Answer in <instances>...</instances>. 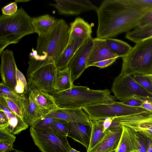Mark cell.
Instances as JSON below:
<instances>
[{"instance_id": "f6af8a7d", "label": "cell", "mask_w": 152, "mask_h": 152, "mask_svg": "<svg viewBox=\"0 0 152 152\" xmlns=\"http://www.w3.org/2000/svg\"><path fill=\"white\" fill-rule=\"evenodd\" d=\"M144 134L146 137L147 141V152H152V136Z\"/></svg>"}, {"instance_id": "83f0119b", "label": "cell", "mask_w": 152, "mask_h": 152, "mask_svg": "<svg viewBox=\"0 0 152 152\" xmlns=\"http://www.w3.org/2000/svg\"><path fill=\"white\" fill-rule=\"evenodd\" d=\"M91 131L89 146L87 152H89L99 143L106 134L104 131L103 125L99 121L90 120Z\"/></svg>"}, {"instance_id": "4dcf8cb0", "label": "cell", "mask_w": 152, "mask_h": 152, "mask_svg": "<svg viewBox=\"0 0 152 152\" xmlns=\"http://www.w3.org/2000/svg\"><path fill=\"white\" fill-rule=\"evenodd\" d=\"M50 128L57 134L61 136L68 137V122L57 119L52 125Z\"/></svg>"}, {"instance_id": "52a82bcc", "label": "cell", "mask_w": 152, "mask_h": 152, "mask_svg": "<svg viewBox=\"0 0 152 152\" xmlns=\"http://www.w3.org/2000/svg\"><path fill=\"white\" fill-rule=\"evenodd\" d=\"M90 120H99L116 117L148 112L150 111L141 107H132L122 102L98 104L82 108Z\"/></svg>"}, {"instance_id": "ba28073f", "label": "cell", "mask_w": 152, "mask_h": 152, "mask_svg": "<svg viewBox=\"0 0 152 152\" xmlns=\"http://www.w3.org/2000/svg\"><path fill=\"white\" fill-rule=\"evenodd\" d=\"M30 132L35 144L42 152H68L71 147L67 137L59 136L50 128L31 126Z\"/></svg>"}, {"instance_id": "681fc988", "label": "cell", "mask_w": 152, "mask_h": 152, "mask_svg": "<svg viewBox=\"0 0 152 152\" xmlns=\"http://www.w3.org/2000/svg\"><path fill=\"white\" fill-rule=\"evenodd\" d=\"M115 151H113V152H115Z\"/></svg>"}, {"instance_id": "c3c4849f", "label": "cell", "mask_w": 152, "mask_h": 152, "mask_svg": "<svg viewBox=\"0 0 152 152\" xmlns=\"http://www.w3.org/2000/svg\"><path fill=\"white\" fill-rule=\"evenodd\" d=\"M9 152H26L24 151L20 150H18L15 149H14V150L12 151Z\"/></svg>"}, {"instance_id": "f35d334b", "label": "cell", "mask_w": 152, "mask_h": 152, "mask_svg": "<svg viewBox=\"0 0 152 152\" xmlns=\"http://www.w3.org/2000/svg\"><path fill=\"white\" fill-rule=\"evenodd\" d=\"M117 59V58H114L100 61L93 64L91 66H96L100 68H105L113 64Z\"/></svg>"}, {"instance_id": "1f68e13d", "label": "cell", "mask_w": 152, "mask_h": 152, "mask_svg": "<svg viewBox=\"0 0 152 152\" xmlns=\"http://www.w3.org/2000/svg\"><path fill=\"white\" fill-rule=\"evenodd\" d=\"M0 103L3 104L12 112L24 120L21 109L11 99L6 96H0Z\"/></svg>"}, {"instance_id": "7c38bea8", "label": "cell", "mask_w": 152, "mask_h": 152, "mask_svg": "<svg viewBox=\"0 0 152 152\" xmlns=\"http://www.w3.org/2000/svg\"><path fill=\"white\" fill-rule=\"evenodd\" d=\"M56 3L50 4L55 7L59 14L74 15L89 11H96L98 7L88 0H55Z\"/></svg>"}, {"instance_id": "e0dca14e", "label": "cell", "mask_w": 152, "mask_h": 152, "mask_svg": "<svg viewBox=\"0 0 152 152\" xmlns=\"http://www.w3.org/2000/svg\"><path fill=\"white\" fill-rule=\"evenodd\" d=\"M118 58L109 48L105 39L95 38L93 39V45L88 57L87 67L100 61Z\"/></svg>"}, {"instance_id": "44dd1931", "label": "cell", "mask_w": 152, "mask_h": 152, "mask_svg": "<svg viewBox=\"0 0 152 152\" xmlns=\"http://www.w3.org/2000/svg\"><path fill=\"white\" fill-rule=\"evenodd\" d=\"M123 132L115 152H137L136 132L123 125Z\"/></svg>"}, {"instance_id": "7dc6e473", "label": "cell", "mask_w": 152, "mask_h": 152, "mask_svg": "<svg viewBox=\"0 0 152 152\" xmlns=\"http://www.w3.org/2000/svg\"><path fill=\"white\" fill-rule=\"evenodd\" d=\"M68 152H80L76 149H74L71 147H70Z\"/></svg>"}, {"instance_id": "d4e9b609", "label": "cell", "mask_w": 152, "mask_h": 152, "mask_svg": "<svg viewBox=\"0 0 152 152\" xmlns=\"http://www.w3.org/2000/svg\"><path fill=\"white\" fill-rule=\"evenodd\" d=\"M68 67L58 69L56 75L54 89L55 91H60L71 88L74 85Z\"/></svg>"}, {"instance_id": "8992f818", "label": "cell", "mask_w": 152, "mask_h": 152, "mask_svg": "<svg viewBox=\"0 0 152 152\" xmlns=\"http://www.w3.org/2000/svg\"><path fill=\"white\" fill-rule=\"evenodd\" d=\"M26 73L28 84L51 94L54 87L58 69L54 63L45 64L29 59Z\"/></svg>"}, {"instance_id": "836d02e7", "label": "cell", "mask_w": 152, "mask_h": 152, "mask_svg": "<svg viewBox=\"0 0 152 152\" xmlns=\"http://www.w3.org/2000/svg\"><path fill=\"white\" fill-rule=\"evenodd\" d=\"M134 79L147 91L152 94V84L149 79L144 75H134Z\"/></svg>"}, {"instance_id": "bcb514c9", "label": "cell", "mask_w": 152, "mask_h": 152, "mask_svg": "<svg viewBox=\"0 0 152 152\" xmlns=\"http://www.w3.org/2000/svg\"><path fill=\"white\" fill-rule=\"evenodd\" d=\"M144 75L147 77L149 79L152 84V73Z\"/></svg>"}, {"instance_id": "cb8c5ba5", "label": "cell", "mask_w": 152, "mask_h": 152, "mask_svg": "<svg viewBox=\"0 0 152 152\" xmlns=\"http://www.w3.org/2000/svg\"><path fill=\"white\" fill-rule=\"evenodd\" d=\"M57 19L49 14L31 18V23L35 33L38 36H43L53 27Z\"/></svg>"}, {"instance_id": "f546056e", "label": "cell", "mask_w": 152, "mask_h": 152, "mask_svg": "<svg viewBox=\"0 0 152 152\" xmlns=\"http://www.w3.org/2000/svg\"><path fill=\"white\" fill-rule=\"evenodd\" d=\"M28 84L23 73L17 67L16 84L14 90L18 93L25 96L28 91Z\"/></svg>"}, {"instance_id": "30bf717a", "label": "cell", "mask_w": 152, "mask_h": 152, "mask_svg": "<svg viewBox=\"0 0 152 152\" xmlns=\"http://www.w3.org/2000/svg\"><path fill=\"white\" fill-rule=\"evenodd\" d=\"M113 120L136 132L152 136V111L116 117Z\"/></svg>"}, {"instance_id": "4316f807", "label": "cell", "mask_w": 152, "mask_h": 152, "mask_svg": "<svg viewBox=\"0 0 152 152\" xmlns=\"http://www.w3.org/2000/svg\"><path fill=\"white\" fill-rule=\"evenodd\" d=\"M105 39L109 48L118 57L125 56L132 48L127 43L121 40L113 38Z\"/></svg>"}, {"instance_id": "5b68a950", "label": "cell", "mask_w": 152, "mask_h": 152, "mask_svg": "<svg viewBox=\"0 0 152 152\" xmlns=\"http://www.w3.org/2000/svg\"><path fill=\"white\" fill-rule=\"evenodd\" d=\"M122 59L121 75L152 73V37L135 43Z\"/></svg>"}, {"instance_id": "2e32d148", "label": "cell", "mask_w": 152, "mask_h": 152, "mask_svg": "<svg viewBox=\"0 0 152 152\" xmlns=\"http://www.w3.org/2000/svg\"><path fill=\"white\" fill-rule=\"evenodd\" d=\"M25 95L26 98L21 111L24 121L31 127L37 121L49 111L39 106L28 90Z\"/></svg>"}, {"instance_id": "ffe728a7", "label": "cell", "mask_w": 152, "mask_h": 152, "mask_svg": "<svg viewBox=\"0 0 152 152\" xmlns=\"http://www.w3.org/2000/svg\"><path fill=\"white\" fill-rule=\"evenodd\" d=\"M28 84V91L39 106L49 111L59 108L51 94L37 88L32 84Z\"/></svg>"}, {"instance_id": "5bb4252c", "label": "cell", "mask_w": 152, "mask_h": 152, "mask_svg": "<svg viewBox=\"0 0 152 152\" xmlns=\"http://www.w3.org/2000/svg\"><path fill=\"white\" fill-rule=\"evenodd\" d=\"M60 119L67 122H75L91 126L90 119L82 109L58 108L43 116Z\"/></svg>"}, {"instance_id": "d6986e66", "label": "cell", "mask_w": 152, "mask_h": 152, "mask_svg": "<svg viewBox=\"0 0 152 152\" xmlns=\"http://www.w3.org/2000/svg\"><path fill=\"white\" fill-rule=\"evenodd\" d=\"M92 31V26L89 23L81 18H76L70 24L68 44L77 38L87 39L91 37Z\"/></svg>"}, {"instance_id": "7a4b0ae2", "label": "cell", "mask_w": 152, "mask_h": 152, "mask_svg": "<svg viewBox=\"0 0 152 152\" xmlns=\"http://www.w3.org/2000/svg\"><path fill=\"white\" fill-rule=\"evenodd\" d=\"M69 27L62 19H57L50 31L37 38L36 48L29 55V59L47 63H55L67 47L69 41Z\"/></svg>"}, {"instance_id": "9a60e30c", "label": "cell", "mask_w": 152, "mask_h": 152, "mask_svg": "<svg viewBox=\"0 0 152 152\" xmlns=\"http://www.w3.org/2000/svg\"><path fill=\"white\" fill-rule=\"evenodd\" d=\"M101 140L89 152H112L116 149L123 132V126L109 128Z\"/></svg>"}, {"instance_id": "7bdbcfd3", "label": "cell", "mask_w": 152, "mask_h": 152, "mask_svg": "<svg viewBox=\"0 0 152 152\" xmlns=\"http://www.w3.org/2000/svg\"><path fill=\"white\" fill-rule=\"evenodd\" d=\"M14 149L12 144L0 141V152H9Z\"/></svg>"}, {"instance_id": "ee69618b", "label": "cell", "mask_w": 152, "mask_h": 152, "mask_svg": "<svg viewBox=\"0 0 152 152\" xmlns=\"http://www.w3.org/2000/svg\"><path fill=\"white\" fill-rule=\"evenodd\" d=\"M114 118H108L104 119L97 120L99 121L103 125L104 132L110 127Z\"/></svg>"}, {"instance_id": "3957f363", "label": "cell", "mask_w": 152, "mask_h": 152, "mask_svg": "<svg viewBox=\"0 0 152 152\" xmlns=\"http://www.w3.org/2000/svg\"><path fill=\"white\" fill-rule=\"evenodd\" d=\"M59 108L82 109L92 105L111 102L117 99L106 89L94 90L86 86H76L68 90L51 94Z\"/></svg>"}, {"instance_id": "9c48e42d", "label": "cell", "mask_w": 152, "mask_h": 152, "mask_svg": "<svg viewBox=\"0 0 152 152\" xmlns=\"http://www.w3.org/2000/svg\"><path fill=\"white\" fill-rule=\"evenodd\" d=\"M111 91L116 98L123 102L132 99L152 98L148 93L131 75L119 74L114 79Z\"/></svg>"}, {"instance_id": "74e56055", "label": "cell", "mask_w": 152, "mask_h": 152, "mask_svg": "<svg viewBox=\"0 0 152 152\" xmlns=\"http://www.w3.org/2000/svg\"><path fill=\"white\" fill-rule=\"evenodd\" d=\"M18 10L16 2H11L1 8L2 14L8 16L13 15L16 13Z\"/></svg>"}, {"instance_id": "277c9868", "label": "cell", "mask_w": 152, "mask_h": 152, "mask_svg": "<svg viewBox=\"0 0 152 152\" xmlns=\"http://www.w3.org/2000/svg\"><path fill=\"white\" fill-rule=\"evenodd\" d=\"M31 18L21 7L11 16H0V55L11 44L18 43L23 37L35 32Z\"/></svg>"}, {"instance_id": "8fae6325", "label": "cell", "mask_w": 152, "mask_h": 152, "mask_svg": "<svg viewBox=\"0 0 152 152\" xmlns=\"http://www.w3.org/2000/svg\"><path fill=\"white\" fill-rule=\"evenodd\" d=\"M93 45V39L88 38L74 54L68 66L73 82L78 79L87 68L88 56Z\"/></svg>"}, {"instance_id": "8d00e7d4", "label": "cell", "mask_w": 152, "mask_h": 152, "mask_svg": "<svg viewBox=\"0 0 152 152\" xmlns=\"http://www.w3.org/2000/svg\"><path fill=\"white\" fill-rule=\"evenodd\" d=\"M16 137L5 129H0V141L13 145Z\"/></svg>"}, {"instance_id": "484cf974", "label": "cell", "mask_w": 152, "mask_h": 152, "mask_svg": "<svg viewBox=\"0 0 152 152\" xmlns=\"http://www.w3.org/2000/svg\"><path fill=\"white\" fill-rule=\"evenodd\" d=\"M126 38L135 43L152 37V24L136 27L126 33Z\"/></svg>"}, {"instance_id": "ac0fdd59", "label": "cell", "mask_w": 152, "mask_h": 152, "mask_svg": "<svg viewBox=\"0 0 152 152\" xmlns=\"http://www.w3.org/2000/svg\"><path fill=\"white\" fill-rule=\"evenodd\" d=\"M67 136L83 145L87 150L91 136V126L75 122H68Z\"/></svg>"}, {"instance_id": "b9f144b4", "label": "cell", "mask_w": 152, "mask_h": 152, "mask_svg": "<svg viewBox=\"0 0 152 152\" xmlns=\"http://www.w3.org/2000/svg\"><path fill=\"white\" fill-rule=\"evenodd\" d=\"M9 126L8 120L7 116L1 110H0V129H6Z\"/></svg>"}, {"instance_id": "4fadbf2b", "label": "cell", "mask_w": 152, "mask_h": 152, "mask_svg": "<svg viewBox=\"0 0 152 152\" xmlns=\"http://www.w3.org/2000/svg\"><path fill=\"white\" fill-rule=\"evenodd\" d=\"M0 74L2 82L14 90L16 84V69L17 67L13 53L6 50L2 53Z\"/></svg>"}, {"instance_id": "7402d4cb", "label": "cell", "mask_w": 152, "mask_h": 152, "mask_svg": "<svg viewBox=\"0 0 152 152\" xmlns=\"http://www.w3.org/2000/svg\"><path fill=\"white\" fill-rule=\"evenodd\" d=\"M0 110L4 112L8 120L9 126L5 129L12 134H18L28 128V126L23 118L12 112L1 103Z\"/></svg>"}, {"instance_id": "6da1fadb", "label": "cell", "mask_w": 152, "mask_h": 152, "mask_svg": "<svg viewBox=\"0 0 152 152\" xmlns=\"http://www.w3.org/2000/svg\"><path fill=\"white\" fill-rule=\"evenodd\" d=\"M150 11L134 8L126 0H105L96 12L97 37L112 38L137 27L141 19Z\"/></svg>"}, {"instance_id": "60d3db41", "label": "cell", "mask_w": 152, "mask_h": 152, "mask_svg": "<svg viewBox=\"0 0 152 152\" xmlns=\"http://www.w3.org/2000/svg\"><path fill=\"white\" fill-rule=\"evenodd\" d=\"M126 105L132 107H140L144 102V101L140 99H132L122 102Z\"/></svg>"}, {"instance_id": "ab89813d", "label": "cell", "mask_w": 152, "mask_h": 152, "mask_svg": "<svg viewBox=\"0 0 152 152\" xmlns=\"http://www.w3.org/2000/svg\"><path fill=\"white\" fill-rule=\"evenodd\" d=\"M151 24H152V10L141 19L138 23L137 27L141 26Z\"/></svg>"}, {"instance_id": "e575fe53", "label": "cell", "mask_w": 152, "mask_h": 152, "mask_svg": "<svg viewBox=\"0 0 152 152\" xmlns=\"http://www.w3.org/2000/svg\"><path fill=\"white\" fill-rule=\"evenodd\" d=\"M57 119L51 117L43 116L37 121L32 126L40 129L50 128Z\"/></svg>"}, {"instance_id": "d590c367", "label": "cell", "mask_w": 152, "mask_h": 152, "mask_svg": "<svg viewBox=\"0 0 152 152\" xmlns=\"http://www.w3.org/2000/svg\"><path fill=\"white\" fill-rule=\"evenodd\" d=\"M137 152H147V141L142 133L136 132Z\"/></svg>"}, {"instance_id": "603a6c76", "label": "cell", "mask_w": 152, "mask_h": 152, "mask_svg": "<svg viewBox=\"0 0 152 152\" xmlns=\"http://www.w3.org/2000/svg\"><path fill=\"white\" fill-rule=\"evenodd\" d=\"M86 40L77 38L68 44L61 56L55 62L58 69H61L68 67L70 61L74 54Z\"/></svg>"}, {"instance_id": "d6a6232c", "label": "cell", "mask_w": 152, "mask_h": 152, "mask_svg": "<svg viewBox=\"0 0 152 152\" xmlns=\"http://www.w3.org/2000/svg\"><path fill=\"white\" fill-rule=\"evenodd\" d=\"M128 4L134 8L151 11L152 0H126Z\"/></svg>"}, {"instance_id": "f1b7e54d", "label": "cell", "mask_w": 152, "mask_h": 152, "mask_svg": "<svg viewBox=\"0 0 152 152\" xmlns=\"http://www.w3.org/2000/svg\"><path fill=\"white\" fill-rule=\"evenodd\" d=\"M0 96H6L11 99L21 110L26 99L25 95L20 94L1 82L0 83Z\"/></svg>"}]
</instances>
